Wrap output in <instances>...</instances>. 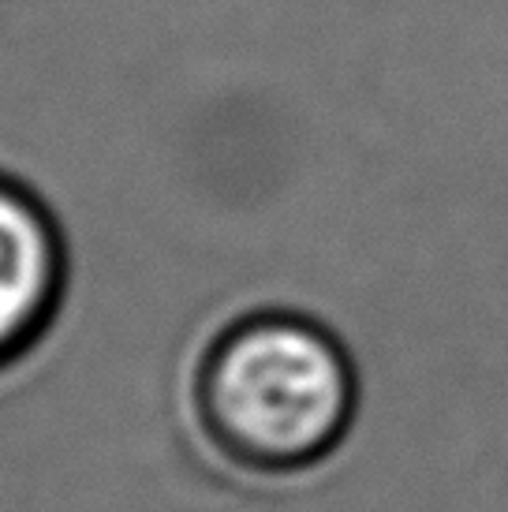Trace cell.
<instances>
[{"instance_id": "obj_1", "label": "cell", "mask_w": 508, "mask_h": 512, "mask_svg": "<svg viewBox=\"0 0 508 512\" xmlns=\"http://www.w3.org/2000/svg\"><path fill=\"white\" fill-rule=\"evenodd\" d=\"M198 412L213 445L243 468H307L333 453L352 423V363L311 322L258 314L210 348Z\"/></svg>"}, {"instance_id": "obj_2", "label": "cell", "mask_w": 508, "mask_h": 512, "mask_svg": "<svg viewBox=\"0 0 508 512\" xmlns=\"http://www.w3.org/2000/svg\"><path fill=\"white\" fill-rule=\"evenodd\" d=\"M68 232L53 202L0 172V370L53 326L68 288Z\"/></svg>"}]
</instances>
